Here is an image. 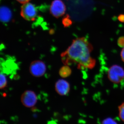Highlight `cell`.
<instances>
[{
	"label": "cell",
	"mask_w": 124,
	"mask_h": 124,
	"mask_svg": "<svg viewBox=\"0 0 124 124\" xmlns=\"http://www.w3.org/2000/svg\"><path fill=\"white\" fill-rule=\"evenodd\" d=\"M93 47L85 37L73 40L71 44L61 54L64 65L75 63L80 69H92L95 66L96 60L91 57Z\"/></svg>",
	"instance_id": "obj_1"
},
{
	"label": "cell",
	"mask_w": 124,
	"mask_h": 124,
	"mask_svg": "<svg viewBox=\"0 0 124 124\" xmlns=\"http://www.w3.org/2000/svg\"><path fill=\"white\" fill-rule=\"evenodd\" d=\"M108 79L112 83L119 84L124 78V70L119 65H113L110 67L108 72Z\"/></svg>",
	"instance_id": "obj_2"
},
{
	"label": "cell",
	"mask_w": 124,
	"mask_h": 124,
	"mask_svg": "<svg viewBox=\"0 0 124 124\" xmlns=\"http://www.w3.org/2000/svg\"><path fill=\"white\" fill-rule=\"evenodd\" d=\"M20 14L24 19L33 21L37 15L36 8L33 4L29 2L23 4L21 7Z\"/></svg>",
	"instance_id": "obj_3"
},
{
	"label": "cell",
	"mask_w": 124,
	"mask_h": 124,
	"mask_svg": "<svg viewBox=\"0 0 124 124\" xmlns=\"http://www.w3.org/2000/svg\"><path fill=\"white\" fill-rule=\"evenodd\" d=\"M46 69L45 63L40 60L32 62L29 67V71L31 75L36 77H40L44 75Z\"/></svg>",
	"instance_id": "obj_4"
},
{
	"label": "cell",
	"mask_w": 124,
	"mask_h": 124,
	"mask_svg": "<svg viewBox=\"0 0 124 124\" xmlns=\"http://www.w3.org/2000/svg\"><path fill=\"white\" fill-rule=\"evenodd\" d=\"M21 101L23 105L26 107H32L37 103V96L34 91L26 90L22 94Z\"/></svg>",
	"instance_id": "obj_5"
},
{
	"label": "cell",
	"mask_w": 124,
	"mask_h": 124,
	"mask_svg": "<svg viewBox=\"0 0 124 124\" xmlns=\"http://www.w3.org/2000/svg\"><path fill=\"white\" fill-rule=\"evenodd\" d=\"M50 10L53 16L58 18L65 13L66 7L64 3L61 0H54L51 3Z\"/></svg>",
	"instance_id": "obj_6"
},
{
	"label": "cell",
	"mask_w": 124,
	"mask_h": 124,
	"mask_svg": "<svg viewBox=\"0 0 124 124\" xmlns=\"http://www.w3.org/2000/svg\"><path fill=\"white\" fill-rule=\"evenodd\" d=\"M55 90L59 95H66L69 93L70 85L69 82L64 79H59L56 82Z\"/></svg>",
	"instance_id": "obj_7"
},
{
	"label": "cell",
	"mask_w": 124,
	"mask_h": 124,
	"mask_svg": "<svg viewBox=\"0 0 124 124\" xmlns=\"http://www.w3.org/2000/svg\"><path fill=\"white\" fill-rule=\"evenodd\" d=\"M11 10L8 7L3 6L1 8L0 19L3 22H8L11 19Z\"/></svg>",
	"instance_id": "obj_8"
},
{
	"label": "cell",
	"mask_w": 124,
	"mask_h": 124,
	"mask_svg": "<svg viewBox=\"0 0 124 124\" xmlns=\"http://www.w3.org/2000/svg\"><path fill=\"white\" fill-rule=\"evenodd\" d=\"M72 73L71 69L68 65H66L62 67L59 70V75L63 78L69 77Z\"/></svg>",
	"instance_id": "obj_9"
},
{
	"label": "cell",
	"mask_w": 124,
	"mask_h": 124,
	"mask_svg": "<svg viewBox=\"0 0 124 124\" xmlns=\"http://www.w3.org/2000/svg\"><path fill=\"white\" fill-rule=\"evenodd\" d=\"M0 88L1 89H4L6 87L7 85V81L6 76L3 73H1L0 74Z\"/></svg>",
	"instance_id": "obj_10"
},
{
	"label": "cell",
	"mask_w": 124,
	"mask_h": 124,
	"mask_svg": "<svg viewBox=\"0 0 124 124\" xmlns=\"http://www.w3.org/2000/svg\"><path fill=\"white\" fill-rule=\"evenodd\" d=\"M62 23L64 27H68L72 24V22L68 15L64 17L62 20Z\"/></svg>",
	"instance_id": "obj_11"
},
{
	"label": "cell",
	"mask_w": 124,
	"mask_h": 124,
	"mask_svg": "<svg viewBox=\"0 0 124 124\" xmlns=\"http://www.w3.org/2000/svg\"><path fill=\"white\" fill-rule=\"evenodd\" d=\"M119 116L124 122V102L118 107Z\"/></svg>",
	"instance_id": "obj_12"
},
{
	"label": "cell",
	"mask_w": 124,
	"mask_h": 124,
	"mask_svg": "<svg viewBox=\"0 0 124 124\" xmlns=\"http://www.w3.org/2000/svg\"><path fill=\"white\" fill-rule=\"evenodd\" d=\"M102 124H117L115 121L111 118H107L102 121Z\"/></svg>",
	"instance_id": "obj_13"
},
{
	"label": "cell",
	"mask_w": 124,
	"mask_h": 124,
	"mask_svg": "<svg viewBox=\"0 0 124 124\" xmlns=\"http://www.w3.org/2000/svg\"><path fill=\"white\" fill-rule=\"evenodd\" d=\"M117 44L120 47L124 48V36L121 37L117 40Z\"/></svg>",
	"instance_id": "obj_14"
},
{
	"label": "cell",
	"mask_w": 124,
	"mask_h": 124,
	"mask_svg": "<svg viewBox=\"0 0 124 124\" xmlns=\"http://www.w3.org/2000/svg\"><path fill=\"white\" fill-rule=\"evenodd\" d=\"M118 19L120 22L124 23V14H121L118 16Z\"/></svg>",
	"instance_id": "obj_15"
},
{
	"label": "cell",
	"mask_w": 124,
	"mask_h": 124,
	"mask_svg": "<svg viewBox=\"0 0 124 124\" xmlns=\"http://www.w3.org/2000/svg\"><path fill=\"white\" fill-rule=\"evenodd\" d=\"M18 2H20L21 4H24L27 3L30 1L31 0H16Z\"/></svg>",
	"instance_id": "obj_16"
},
{
	"label": "cell",
	"mask_w": 124,
	"mask_h": 124,
	"mask_svg": "<svg viewBox=\"0 0 124 124\" xmlns=\"http://www.w3.org/2000/svg\"><path fill=\"white\" fill-rule=\"evenodd\" d=\"M120 55L122 60L124 62V48H123L121 52Z\"/></svg>",
	"instance_id": "obj_17"
},
{
	"label": "cell",
	"mask_w": 124,
	"mask_h": 124,
	"mask_svg": "<svg viewBox=\"0 0 124 124\" xmlns=\"http://www.w3.org/2000/svg\"><path fill=\"white\" fill-rule=\"evenodd\" d=\"M47 124H57V122L54 120H51L50 121H49L48 122Z\"/></svg>",
	"instance_id": "obj_18"
}]
</instances>
